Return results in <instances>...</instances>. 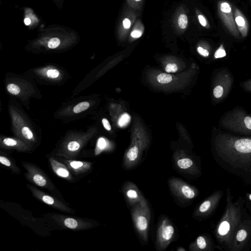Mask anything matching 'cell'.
I'll use <instances>...</instances> for the list:
<instances>
[{"instance_id": "cell-26", "label": "cell", "mask_w": 251, "mask_h": 251, "mask_svg": "<svg viewBox=\"0 0 251 251\" xmlns=\"http://www.w3.org/2000/svg\"><path fill=\"white\" fill-rule=\"evenodd\" d=\"M7 91L13 95H18L20 92V88L15 84H9L7 86Z\"/></svg>"}, {"instance_id": "cell-35", "label": "cell", "mask_w": 251, "mask_h": 251, "mask_svg": "<svg viewBox=\"0 0 251 251\" xmlns=\"http://www.w3.org/2000/svg\"><path fill=\"white\" fill-rule=\"evenodd\" d=\"M142 33L141 31L137 30H133L131 33V36L133 38H137L140 37L142 35Z\"/></svg>"}, {"instance_id": "cell-20", "label": "cell", "mask_w": 251, "mask_h": 251, "mask_svg": "<svg viewBox=\"0 0 251 251\" xmlns=\"http://www.w3.org/2000/svg\"><path fill=\"white\" fill-rule=\"evenodd\" d=\"M106 147L107 143L105 140L102 138H100L98 141L97 147L95 151V155H97L100 154Z\"/></svg>"}, {"instance_id": "cell-8", "label": "cell", "mask_w": 251, "mask_h": 251, "mask_svg": "<svg viewBox=\"0 0 251 251\" xmlns=\"http://www.w3.org/2000/svg\"><path fill=\"white\" fill-rule=\"evenodd\" d=\"M168 185L172 194L180 200L190 201L199 195V191L195 187L177 177L170 178Z\"/></svg>"}, {"instance_id": "cell-7", "label": "cell", "mask_w": 251, "mask_h": 251, "mask_svg": "<svg viewBox=\"0 0 251 251\" xmlns=\"http://www.w3.org/2000/svg\"><path fill=\"white\" fill-rule=\"evenodd\" d=\"M251 238V219L242 220L236 228L229 251H242L247 247Z\"/></svg>"}, {"instance_id": "cell-1", "label": "cell", "mask_w": 251, "mask_h": 251, "mask_svg": "<svg viewBox=\"0 0 251 251\" xmlns=\"http://www.w3.org/2000/svg\"><path fill=\"white\" fill-rule=\"evenodd\" d=\"M213 153L220 167L251 185V137L218 134Z\"/></svg>"}, {"instance_id": "cell-33", "label": "cell", "mask_w": 251, "mask_h": 251, "mask_svg": "<svg viewBox=\"0 0 251 251\" xmlns=\"http://www.w3.org/2000/svg\"><path fill=\"white\" fill-rule=\"evenodd\" d=\"M198 19L200 24L203 26H207V22L205 18L202 15L198 16Z\"/></svg>"}, {"instance_id": "cell-16", "label": "cell", "mask_w": 251, "mask_h": 251, "mask_svg": "<svg viewBox=\"0 0 251 251\" xmlns=\"http://www.w3.org/2000/svg\"><path fill=\"white\" fill-rule=\"evenodd\" d=\"M213 243L209 236L205 234L199 236L189 246L190 251H211L213 250Z\"/></svg>"}, {"instance_id": "cell-15", "label": "cell", "mask_w": 251, "mask_h": 251, "mask_svg": "<svg viewBox=\"0 0 251 251\" xmlns=\"http://www.w3.org/2000/svg\"><path fill=\"white\" fill-rule=\"evenodd\" d=\"M70 170L75 175H80L89 172L92 168V163L89 162L75 160L71 159H60Z\"/></svg>"}, {"instance_id": "cell-31", "label": "cell", "mask_w": 251, "mask_h": 251, "mask_svg": "<svg viewBox=\"0 0 251 251\" xmlns=\"http://www.w3.org/2000/svg\"><path fill=\"white\" fill-rule=\"evenodd\" d=\"M47 75L50 78H56L58 76L59 72L56 69H50L47 71Z\"/></svg>"}, {"instance_id": "cell-4", "label": "cell", "mask_w": 251, "mask_h": 251, "mask_svg": "<svg viewBox=\"0 0 251 251\" xmlns=\"http://www.w3.org/2000/svg\"><path fill=\"white\" fill-rule=\"evenodd\" d=\"M224 126L234 132L244 134L251 133V116L242 110L235 109L223 119Z\"/></svg>"}, {"instance_id": "cell-39", "label": "cell", "mask_w": 251, "mask_h": 251, "mask_svg": "<svg viewBox=\"0 0 251 251\" xmlns=\"http://www.w3.org/2000/svg\"><path fill=\"white\" fill-rule=\"evenodd\" d=\"M177 251H185V249L184 248H183V247H178L177 249Z\"/></svg>"}, {"instance_id": "cell-21", "label": "cell", "mask_w": 251, "mask_h": 251, "mask_svg": "<svg viewBox=\"0 0 251 251\" xmlns=\"http://www.w3.org/2000/svg\"><path fill=\"white\" fill-rule=\"evenodd\" d=\"M90 104L88 102L83 101L76 104L73 109L74 112L78 113L82 112L89 108Z\"/></svg>"}, {"instance_id": "cell-14", "label": "cell", "mask_w": 251, "mask_h": 251, "mask_svg": "<svg viewBox=\"0 0 251 251\" xmlns=\"http://www.w3.org/2000/svg\"><path fill=\"white\" fill-rule=\"evenodd\" d=\"M122 191L131 207L146 200L137 185L131 181H126L122 185Z\"/></svg>"}, {"instance_id": "cell-13", "label": "cell", "mask_w": 251, "mask_h": 251, "mask_svg": "<svg viewBox=\"0 0 251 251\" xmlns=\"http://www.w3.org/2000/svg\"><path fill=\"white\" fill-rule=\"evenodd\" d=\"M51 218L60 226L71 229L84 230L90 228L93 226L92 224L90 222L80 219L63 216L59 214L52 215Z\"/></svg>"}, {"instance_id": "cell-10", "label": "cell", "mask_w": 251, "mask_h": 251, "mask_svg": "<svg viewBox=\"0 0 251 251\" xmlns=\"http://www.w3.org/2000/svg\"><path fill=\"white\" fill-rule=\"evenodd\" d=\"M223 195L222 191H215L201 203L195 210L193 216L196 218H204L211 215L216 209Z\"/></svg>"}, {"instance_id": "cell-28", "label": "cell", "mask_w": 251, "mask_h": 251, "mask_svg": "<svg viewBox=\"0 0 251 251\" xmlns=\"http://www.w3.org/2000/svg\"><path fill=\"white\" fill-rule=\"evenodd\" d=\"M3 143L4 145L10 147H15L18 145V142L16 140L10 138L4 139Z\"/></svg>"}, {"instance_id": "cell-23", "label": "cell", "mask_w": 251, "mask_h": 251, "mask_svg": "<svg viewBox=\"0 0 251 251\" xmlns=\"http://www.w3.org/2000/svg\"><path fill=\"white\" fill-rule=\"evenodd\" d=\"M178 24L179 27L184 29L186 27L188 24V18L186 15L181 14L178 19Z\"/></svg>"}, {"instance_id": "cell-29", "label": "cell", "mask_w": 251, "mask_h": 251, "mask_svg": "<svg viewBox=\"0 0 251 251\" xmlns=\"http://www.w3.org/2000/svg\"><path fill=\"white\" fill-rule=\"evenodd\" d=\"M60 40L57 38H52L48 42V47L50 49H55L60 44Z\"/></svg>"}, {"instance_id": "cell-6", "label": "cell", "mask_w": 251, "mask_h": 251, "mask_svg": "<svg viewBox=\"0 0 251 251\" xmlns=\"http://www.w3.org/2000/svg\"><path fill=\"white\" fill-rule=\"evenodd\" d=\"M26 170L25 176L32 184L39 187L55 191L56 187L47 174L36 165L26 162H21Z\"/></svg>"}, {"instance_id": "cell-30", "label": "cell", "mask_w": 251, "mask_h": 251, "mask_svg": "<svg viewBox=\"0 0 251 251\" xmlns=\"http://www.w3.org/2000/svg\"><path fill=\"white\" fill-rule=\"evenodd\" d=\"M177 69V66L175 63H169L165 67V71L167 73H176Z\"/></svg>"}, {"instance_id": "cell-18", "label": "cell", "mask_w": 251, "mask_h": 251, "mask_svg": "<svg viewBox=\"0 0 251 251\" xmlns=\"http://www.w3.org/2000/svg\"><path fill=\"white\" fill-rule=\"evenodd\" d=\"M233 13L237 29L243 37H246L249 31L248 20L241 11L236 7H234Z\"/></svg>"}, {"instance_id": "cell-17", "label": "cell", "mask_w": 251, "mask_h": 251, "mask_svg": "<svg viewBox=\"0 0 251 251\" xmlns=\"http://www.w3.org/2000/svg\"><path fill=\"white\" fill-rule=\"evenodd\" d=\"M49 162L53 172L58 176L72 181L74 177L66 165L56 159L50 157Z\"/></svg>"}, {"instance_id": "cell-38", "label": "cell", "mask_w": 251, "mask_h": 251, "mask_svg": "<svg viewBox=\"0 0 251 251\" xmlns=\"http://www.w3.org/2000/svg\"><path fill=\"white\" fill-rule=\"evenodd\" d=\"M24 23L25 25H28L31 23V21L29 18H25L24 20Z\"/></svg>"}, {"instance_id": "cell-19", "label": "cell", "mask_w": 251, "mask_h": 251, "mask_svg": "<svg viewBox=\"0 0 251 251\" xmlns=\"http://www.w3.org/2000/svg\"><path fill=\"white\" fill-rule=\"evenodd\" d=\"M0 162L3 166L9 168L15 173H20V170L14 162L5 155L0 156Z\"/></svg>"}, {"instance_id": "cell-37", "label": "cell", "mask_w": 251, "mask_h": 251, "mask_svg": "<svg viewBox=\"0 0 251 251\" xmlns=\"http://www.w3.org/2000/svg\"><path fill=\"white\" fill-rule=\"evenodd\" d=\"M244 85H245V88L251 91V80L250 81H247L245 83Z\"/></svg>"}, {"instance_id": "cell-27", "label": "cell", "mask_w": 251, "mask_h": 251, "mask_svg": "<svg viewBox=\"0 0 251 251\" xmlns=\"http://www.w3.org/2000/svg\"><path fill=\"white\" fill-rule=\"evenodd\" d=\"M22 133L25 138L31 140L33 138V133L31 130L27 127H24L22 130Z\"/></svg>"}, {"instance_id": "cell-36", "label": "cell", "mask_w": 251, "mask_h": 251, "mask_svg": "<svg viewBox=\"0 0 251 251\" xmlns=\"http://www.w3.org/2000/svg\"><path fill=\"white\" fill-rule=\"evenodd\" d=\"M123 24L125 28L128 29L131 25V22L128 19L125 18L123 22Z\"/></svg>"}, {"instance_id": "cell-22", "label": "cell", "mask_w": 251, "mask_h": 251, "mask_svg": "<svg viewBox=\"0 0 251 251\" xmlns=\"http://www.w3.org/2000/svg\"><path fill=\"white\" fill-rule=\"evenodd\" d=\"M172 76L169 74L166 73H161L157 77V81L160 83H168L172 80Z\"/></svg>"}, {"instance_id": "cell-41", "label": "cell", "mask_w": 251, "mask_h": 251, "mask_svg": "<svg viewBox=\"0 0 251 251\" xmlns=\"http://www.w3.org/2000/svg\"><path fill=\"white\" fill-rule=\"evenodd\" d=\"M135 0L137 1H140L141 0Z\"/></svg>"}, {"instance_id": "cell-24", "label": "cell", "mask_w": 251, "mask_h": 251, "mask_svg": "<svg viewBox=\"0 0 251 251\" xmlns=\"http://www.w3.org/2000/svg\"><path fill=\"white\" fill-rule=\"evenodd\" d=\"M130 116L128 114L125 113L120 118L118 124L121 127L126 126L130 121Z\"/></svg>"}, {"instance_id": "cell-34", "label": "cell", "mask_w": 251, "mask_h": 251, "mask_svg": "<svg viewBox=\"0 0 251 251\" xmlns=\"http://www.w3.org/2000/svg\"><path fill=\"white\" fill-rule=\"evenodd\" d=\"M102 123L104 127L106 130H107L108 131L111 130V126H110L108 121L106 119H105V118L102 119Z\"/></svg>"}, {"instance_id": "cell-9", "label": "cell", "mask_w": 251, "mask_h": 251, "mask_svg": "<svg viewBox=\"0 0 251 251\" xmlns=\"http://www.w3.org/2000/svg\"><path fill=\"white\" fill-rule=\"evenodd\" d=\"M27 187L33 196L39 201L61 211L71 214L75 213L72 208L56 197L48 195L32 185H27Z\"/></svg>"}, {"instance_id": "cell-25", "label": "cell", "mask_w": 251, "mask_h": 251, "mask_svg": "<svg viewBox=\"0 0 251 251\" xmlns=\"http://www.w3.org/2000/svg\"><path fill=\"white\" fill-rule=\"evenodd\" d=\"M226 56V52L223 44L216 50L214 53L215 58H223Z\"/></svg>"}, {"instance_id": "cell-32", "label": "cell", "mask_w": 251, "mask_h": 251, "mask_svg": "<svg viewBox=\"0 0 251 251\" xmlns=\"http://www.w3.org/2000/svg\"><path fill=\"white\" fill-rule=\"evenodd\" d=\"M197 51L199 54L204 57H207L209 54V52L208 50L203 48L201 47H199L197 48Z\"/></svg>"}, {"instance_id": "cell-5", "label": "cell", "mask_w": 251, "mask_h": 251, "mask_svg": "<svg viewBox=\"0 0 251 251\" xmlns=\"http://www.w3.org/2000/svg\"><path fill=\"white\" fill-rule=\"evenodd\" d=\"M176 236L175 227L166 216L161 217L157 225L155 247L156 250H165L174 240Z\"/></svg>"}, {"instance_id": "cell-11", "label": "cell", "mask_w": 251, "mask_h": 251, "mask_svg": "<svg viewBox=\"0 0 251 251\" xmlns=\"http://www.w3.org/2000/svg\"><path fill=\"white\" fill-rule=\"evenodd\" d=\"M175 167L180 172L197 176L201 171L196 161L182 151L175 154L173 159Z\"/></svg>"}, {"instance_id": "cell-2", "label": "cell", "mask_w": 251, "mask_h": 251, "mask_svg": "<svg viewBox=\"0 0 251 251\" xmlns=\"http://www.w3.org/2000/svg\"><path fill=\"white\" fill-rule=\"evenodd\" d=\"M242 205L240 199L233 201L231 190L227 188L226 209L214 231L219 249L229 251L234 232L242 220Z\"/></svg>"}, {"instance_id": "cell-12", "label": "cell", "mask_w": 251, "mask_h": 251, "mask_svg": "<svg viewBox=\"0 0 251 251\" xmlns=\"http://www.w3.org/2000/svg\"><path fill=\"white\" fill-rule=\"evenodd\" d=\"M219 16L229 32L236 37L239 36V32L235 25L232 7L229 3L221 0L218 4Z\"/></svg>"}, {"instance_id": "cell-3", "label": "cell", "mask_w": 251, "mask_h": 251, "mask_svg": "<svg viewBox=\"0 0 251 251\" xmlns=\"http://www.w3.org/2000/svg\"><path fill=\"white\" fill-rule=\"evenodd\" d=\"M131 216L140 239L148 243L151 220V210L147 200L131 207Z\"/></svg>"}, {"instance_id": "cell-40", "label": "cell", "mask_w": 251, "mask_h": 251, "mask_svg": "<svg viewBox=\"0 0 251 251\" xmlns=\"http://www.w3.org/2000/svg\"><path fill=\"white\" fill-rule=\"evenodd\" d=\"M249 199L250 200V201H251V194H250L249 195V196H248Z\"/></svg>"}]
</instances>
